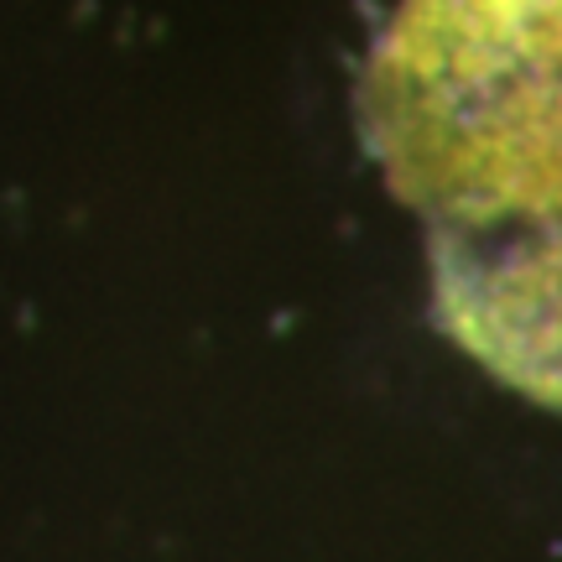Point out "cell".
<instances>
[{"label": "cell", "instance_id": "6da1fadb", "mask_svg": "<svg viewBox=\"0 0 562 562\" xmlns=\"http://www.w3.org/2000/svg\"><path fill=\"white\" fill-rule=\"evenodd\" d=\"M360 121L396 199L438 224L562 203V0H402Z\"/></svg>", "mask_w": 562, "mask_h": 562}, {"label": "cell", "instance_id": "7a4b0ae2", "mask_svg": "<svg viewBox=\"0 0 562 562\" xmlns=\"http://www.w3.org/2000/svg\"><path fill=\"white\" fill-rule=\"evenodd\" d=\"M432 292L442 328L490 375L562 406V203L442 220Z\"/></svg>", "mask_w": 562, "mask_h": 562}]
</instances>
